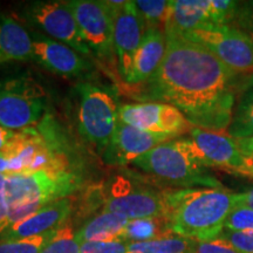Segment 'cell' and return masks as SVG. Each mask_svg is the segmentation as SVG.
Wrapping results in <instances>:
<instances>
[{
	"mask_svg": "<svg viewBox=\"0 0 253 253\" xmlns=\"http://www.w3.org/2000/svg\"><path fill=\"white\" fill-rule=\"evenodd\" d=\"M190 253H244L239 250H237L235 246H232L226 240L218 238L209 242H196Z\"/></svg>",
	"mask_w": 253,
	"mask_h": 253,
	"instance_id": "4dcf8cb0",
	"label": "cell"
},
{
	"mask_svg": "<svg viewBox=\"0 0 253 253\" xmlns=\"http://www.w3.org/2000/svg\"><path fill=\"white\" fill-rule=\"evenodd\" d=\"M15 131L11 130V129L5 128V126L0 125V150L5 147L6 143H7L12 137H13Z\"/></svg>",
	"mask_w": 253,
	"mask_h": 253,
	"instance_id": "d590c367",
	"label": "cell"
},
{
	"mask_svg": "<svg viewBox=\"0 0 253 253\" xmlns=\"http://www.w3.org/2000/svg\"><path fill=\"white\" fill-rule=\"evenodd\" d=\"M219 238L226 240L231 245L235 246L237 250L244 253H253V230L240 231H225L220 233Z\"/></svg>",
	"mask_w": 253,
	"mask_h": 253,
	"instance_id": "f546056e",
	"label": "cell"
},
{
	"mask_svg": "<svg viewBox=\"0 0 253 253\" xmlns=\"http://www.w3.org/2000/svg\"><path fill=\"white\" fill-rule=\"evenodd\" d=\"M239 1L171 0L164 32L185 34L210 25H233Z\"/></svg>",
	"mask_w": 253,
	"mask_h": 253,
	"instance_id": "30bf717a",
	"label": "cell"
},
{
	"mask_svg": "<svg viewBox=\"0 0 253 253\" xmlns=\"http://www.w3.org/2000/svg\"><path fill=\"white\" fill-rule=\"evenodd\" d=\"M210 50L236 74L253 75V36L232 25H210L182 34Z\"/></svg>",
	"mask_w": 253,
	"mask_h": 253,
	"instance_id": "52a82bcc",
	"label": "cell"
},
{
	"mask_svg": "<svg viewBox=\"0 0 253 253\" xmlns=\"http://www.w3.org/2000/svg\"><path fill=\"white\" fill-rule=\"evenodd\" d=\"M237 173H239V175H243V176H249V177H252L253 178V167H244L242 168V169L238 170Z\"/></svg>",
	"mask_w": 253,
	"mask_h": 253,
	"instance_id": "8d00e7d4",
	"label": "cell"
},
{
	"mask_svg": "<svg viewBox=\"0 0 253 253\" xmlns=\"http://www.w3.org/2000/svg\"><path fill=\"white\" fill-rule=\"evenodd\" d=\"M138 14L143 21L144 28H157L166 31L170 12V1L168 0H137L135 1Z\"/></svg>",
	"mask_w": 253,
	"mask_h": 253,
	"instance_id": "d4e9b609",
	"label": "cell"
},
{
	"mask_svg": "<svg viewBox=\"0 0 253 253\" xmlns=\"http://www.w3.org/2000/svg\"><path fill=\"white\" fill-rule=\"evenodd\" d=\"M79 131L82 137L104 151L120 123V108L108 91L91 84H80Z\"/></svg>",
	"mask_w": 253,
	"mask_h": 253,
	"instance_id": "8992f818",
	"label": "cell"
},
{
	"mask_svg": "<svg viewBox=\"0 0 253 253\" xmlns=\"http://www.w3.org/2000/svg\"><path fill=\"white\" fill-rule=\"evenodd\" d=\"M9 227V207L6 194V177L0 172V233Z\"/></svg>",
	"mask_w": 253,
	"mask_h": 253,
	"instance_id": "d6a6232c",
	"label": "cell"
},
{
	"mask_svg": "<svg viewBox=\"0 0 253 253\" xmlns=\"http://www.w3.org/2000/svg\"><path fill=\"white\" fill-rule=\"evenodd\" d=\"M166 33L157 28H147L135 56L134 74L130 84H144L155 74L166 54Z\"/></svg>",
	"mask_w": 253,
	"mask_h": 253,
	"instance_id": "ffe728a7",
	"label": "cell"
},
{
	"mask_svg": "<svg viewBox=\"0 0 253 253\" xmlns=\"http://www.w3.org/2000/svg\"><path fill=\"white\" fill-rule=\"evenodd\" d=\"M33 60V38L9 17L0 15V65Z\"/></svg>",
	"mask_w": 253,
	"mask_h": 253,
	"instance_id": "d6986e66",
	"label": "cell"
},
{
	"mask_svg": "<svg viewBox=\"0 0 253 253\" xmlns=\"http://www.w3.org/2000/svg\"><path fill=\"white\" fill-rule=\"evenodd\" d=\"M120 121L153 134L178 137L191 129V125L175 107L161 102L123 104Z\"/></svg>",
	"mask_w": 253,
	"mask_h": 253,
	"instance_id": "5bb4252c",
	"label": "cell"
},
{
	"mask_svg": "<svg viewBox=\"0 0 253 253\" xmlns=\"http://www.w3.org/2000/svg\"><path fill=\"white\" fill-rule=\"evenodd\" d=\"M32 38L33 60L43 68L63 77H81L91 71L88 60L65 43L40 34Z\"/></svg>",
	"mask_w": 253,
	"mask_h": 253,
	"instance_id": "e0dca14e",
	"label": "cell"
},
{
	"mask_svg": "<svg viewBox=\"0 0 253 253\" xmlns=\"http://www.w3.org/2000/svg\"><path fill=\"white\" fill-rule=\"evenodd\" d=\"M40 253H81V243L72 226L66 223L56 230L54 237Z\"/></svg>",
	"mask_w": 253,
	"mask_h": 253,
	"instance_id": "484cf974",
	"label": "cell"
},
{
	"mask_svg": "<svg viewBox=\"0 0 253 253\" xmlns=\"http://www.w3.org/2000/svg\"><path fill=\"white\" fill-rule=\"evenodd\" d=\"M170 232L195 242L220 236L236 207V194L225 188H181L163 191Z\"/></svg>",
	"mask_w": 253,
	"mask_h": 253,
	"instance_id": "7a4b0ae2",
	"label": "cell"
},
{
	"mask_svg": "<svg viewBox=\"0 0 253 253\" xmlns=\"http://www.w3.org/2000/svg\"><path fill=\"white\" fill-rule=\"evenodd\" d=\"M114 8V53L123 80L131 84L135 56L144 34L143 21L135 1H112Z\"/></svg>",
	"mask_w": 253,
	"mask_h": 253,
	"instance_id": "4fadbf2b",
	"label": "cell"
},
{
	"mask_svg": "<svg viewBox=\"0 0 253 253\" xmlns=\"http://www.w3.org/2000/svg\"><path fill=\"white\" fill-rule=\"evenodd\" d=\"M71 7L82 37L101 59L113 60L114 53V8L110 1L72 0Z\"/></svg>",
	"mask_w": 253,
	"mask_h": 253,
	"instance_id": "8fae6325",
	"label": "cell"
},
{
	"mask_svg": "<svg viewBox=\"0 0 253 253\" xmlns=\"http://www.w3.org/2000/svg\"><path fill=\"white\" fill-rule=\"evenodd\" d=\"M24 15L52 39L65 43L82 55L91 53L67 1H34L27 6Z\"/></svg>",
	"mask_w": 253,
	"mask_h": 253,
	"instance_id": "7c38bea8",
	"label": "cell"
},
{
	"mask_svg": "<svg viewBox=\"0 0 253 253\" xmlns=\"http://www.w3.org/2000/svg\"><path fill=\"white\" fill-rule=\"evenodd\" d=\"M46 110L45 91L28 78L0 80V125L23 130L39 122Z\"/></svg>",
	"mask_w": 253,
	"mask_h": 253,
	"instance_id": "ba28073f",
	"label": "cell"
},
{
	"mask_svg": "<svg viewBox=\"0 0 253 253\" xmlns=\"http://www.w3.org/2000/svg\"><path fill=\"white\" fill-rule=\"evenodd\" d=\"M103 211L122 214L129 220L164 217V194L125 176H116L108 189H104Z\"/></svg>",
	"mask_w": 253,
	"mask_h": 253,
	"instance_id": "9c48e42d",
	"label": "cell"
},
{
	"mask_svg": "<svg viewBox=\"0 0 253 253\" xmlns=\"http://www.w3.org/2000/svg\"><path fill=\"white\" fill-rule=\"evenodd\" d=\"M173 235L170 232L164 217L140 218L128 221L123 231L122 240L126 243H142Z\"/></svg>",
	"mask_w": 253,
	"mask_h": 253,
	"instance_id": "7402d4cb",
	"label": "cell"
},
{
	"mask_svg": "<svg viewBox=\"0 0 253 253\" xmlns=\"http://www.w3.org/2000/svg\"><path fill=\"white\" fill-rule=\"evenodd\" d=\"M240 154L246 167H253V137L250 138H236Z\"/></svg>",
	"mask_w": 253,
	"mask_h": 253,
	"instance_id": "836d02e7",
	"label": "cell"
},
{
	"mask_svg": "<svg viewBox=\"0 0 253 253\" xmlns=\"http://www.w3.org/2000/svg\"><path fill=\"white\" fill-rule=\"evenodd\" d=\"M225 231H233V232H240V231L253 230V210L246 207L236 205L232 209L229 217L225 221ZM223 230V231H224Z\"/></svg>",
	"mask_w": 253,
	"mask_h": 253,
	"instance_id": "83f0119b",
	"label": "cell"
},
{
	"mask_svg": "<svg viewBox=\"0 0 253 253\" xmlns=\"http://www.w3.org/2000/svg\"><path fill=\"white\" fill-rule=\"evenodd\" d=\"M72 209L73 204L69 198L52 202L25 219L12 224L8 229L0 233V242L32 238L59 229L67 223L72 214Z\"/></svg>",
	"mask_w": 253,
	"mask_h": 253,
	"instance_id": "ac0fdd59",
	"label": "cell"
},
{
	"mask_svg": "<svg viewBox=\"0 0 253 253\" xmlns=\"http://www.w3.org/2000/svg\"><path fill=\"white\" fill-rule=\"evenodd\" d=\"M128 243L118 239L112 242L81 243V253H126Z\"/></svg>",
	"mask_w": 253,
	"mask_h": 253,
	"instance_id": "f1b7e54d",
	"label": "cell"
},
{
	"mask_svg": "<svg viewBox=\"0 0 253 253\" xmlns=\"http://www.w3.org/2000/svg\"><path fill=\"white\" fill-rule=\"evenodd\" d=\"M164 33L166 54L153 77L140 84V100L175 107L195 128L226 132L240 75L201 43L173 32Z\"/></svg>",
	"mask_w": 253,
	"mask_h": 253,
	"instance_id": "6da1fadb",
	"label": "cell"
},
{
	"mask_svg": "<svg viewBox=\"0 0 253 253\" xmlns=\"http://www.w3.org/2000/svg\"><path fill=\"white\" fill-rule=\"evenodd\" d=\"M6 177L9 226L52 202L68 198L81 186V175L72 167L43 168Z\"/></svg>",
	"mask_w": 253,
	"mask_h": 253,
	"instance_id": "3957f363",
	"label": "cell"
},
{
	"mask_svg": "<svg viewBox=\"0 0 253 253\" xmlns=\"http://www.w3.org/2000/svg\"><path fill=\"white\" fill-rule=\"evenodd\" d=\"M227 134L233 138L253 137V90L246 93L236 106Z\"/></svg>",
	"mask_w": 253,
	"mask_h": 253,
	"instance_id": "cb8c5ba5",
	"label": "cell"
},
{
	"mask_svg": "<svg viewBox=\"0 0 253 253\" xmlns=\"http://www.w3.org/2000/svg\"><path fill=\"white\" fill-rule=\"evenodd\" d=\"M191 138L203 158L205 166L212 169L225 170L237 173L245 167L244 158L240 154L236 138L226 132L209 131L191 126L189 131Z\"/></svg>",
	"mask_w": 253,
	"mask_h": 253,
	"instance_id": "2e32d148",
	"label": "cell"
},
{
	"mask_svg": "<svg viewBox=\"0 0 253 253\" xmlns=\"http://www.w3.org/2000/svg\"><path fill=\"white\" fill-rule=\"evenodd\" d=\"M236 205L246 207L253 210V186L245 191L236 194Z\"/></svg>",
	"mask_w": 253,
	"mask_h": 253,
	"instance_id": "e575fe53",
	"label": "cell"
},
{
	"mask_svg": "<svg viewBox=\"0 0 253 253\" xmlns=\"http://www.w3.org/2000/svg\"><path fill=\"white\" fill-rule=\"evenodd\" d=\"M52 167H72L52 131L23 129L0 150V172L5 176Z\"/></svg>",
	"mask_w": 253,
	"mask_h": 253,
	"instance_id": "5b68a950",
	"label": "cell"
},
{
	"mask_svg": "<svg viewBox=\"0 0 253 253\" xmlns=\"http://www.w3.org/2000/svg\"><path fill=\"white\" fill-rule=\"evenodd\" d=\"M195 240L169 235L142 243H128L126 253H190Z\"/></svg>",
	"mask_w": 253,
	"mask_h": 253,
	"instance_id": "603a6c76",
	"label": "cell"
},
{
	"mask_svg": "<svg viewBox=\"0 0 253 253\" xmlns=\"http://www.w3.org/2000/svg\"><path fill=\"white\" fill-rule=\"evenodd\" d=\"M173 186L182 188H224L210 173L190 137L173 138L142 155L131 163Z\"/></svg>",
	"mask_w": 253,
	"mask_h": 253,
	"instance_id": "277c9868",
	"label": "cell"
},
{
	"mask_svg": "<svg viewBox=\"0 0 253 253\" xmlns=\"http://www.w3.org/2000/svg\"><path fill=\"white\" fill-rule=\"evenodd\" d=\"M129 219L122 214L102 211L100 214L88 220L77 232L80 243L112 242L122 240L123 231Z\"/></svg>",
	"mask_w": 253,
	"mask_h": 253,
	"instance_id": "44dd1931",
	"label": "cell"
},
{
	"mask_svg": "<svg viewBox=\"0 0 253 253\" xmlns=\"http://www.w3.org/2000/svg\"><path fill=\"white\" fill-rule=\"evenodd\" d=\"M56 230L32 238L0 242V253H40L54 237Z\"/></svg>",
	"mask_w": 253,
	"mask_h": 253,
	"instance_id": "4316f807",
	"label": "cell"
},
{
	"mask_svg": "<svg viewBox=\"0 0 253 253\" xmlns=\"http://www.w3.org/2000/svg\"><path fill=\"white\" fill-rule=\"evenodd\" d=\"M173 138L176 137L143 131L120 121L108 147L103 151L104 162L109 166H126L158 144Z\"/></svg>",
	"mask_w": 253,
	"mask_h": 253,
	"instance_id": "9a60e30c",
	"label": "cell"
},
{
	"mask_svg": "<svg viewBox=\"0 0 253 253\" xmlns=\"http://www.w3.org/2000/svg\"><path fill=\"white\" fill-rule=\"evenodd\" d=\"M232 26L253 36V1H239Z\"/></svg>",
	"mask_w": 253,
	"mask_h": 253,
	"instance_id": "1f68e13d",
	"label": "cell"
}]
</instances>
